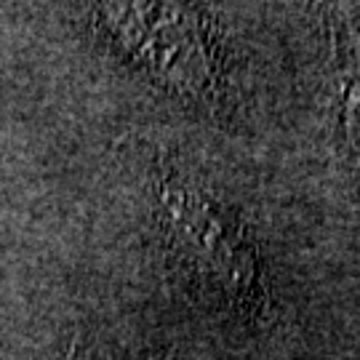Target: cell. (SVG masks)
<instances>
[{
	"mask_svg": "<svg viewBox=\"0 0 360 360\" xmlns=\"http://www.w3.org/2000/svg\"><path fill=\"white\" fill-rule=\"evenodd\" d=\"M99 19L131 59L160 83L184 94L211 91V49L195 8L163 3H112L99 8Z\"/></svg>",
	"mask_w": 360,
	"mask_h": 360,
	"instance_id": "obj_2",
	"label": "cell"
},
{
	"mask_svg": "<svg viewBox=\"0 0 360 360\" xmlns=\"http://www.w3.org/2000/svg\"><path fill=\"white\" fill-rule=\"evenodd\" d=\"M160 219L168 245L195 281L232 307H257L262 299L257 248L227 208L200 187L166 179L160 187Z\"/></svg>",
	"mask_w": 360,
	"mask_h": 360,
	"instance_id": "obj_1",
	"label": "cell"
},
{
	"mask_svg": "<svg viewBox=\"0 0 360 360\" xmlns=\"http://www.w3.org/2000/svg\"><path fill=\"white\" fill-rule=\"evenodd\" d=\"M345 131H347L349 144L360 160V77L352 80L347 96H345Z\"/></svg>",
	"mask_w": 360,
	"mask_h": 360,
	"instance_id": "obj_3",
	"label": "cell"
}]
</instances>
